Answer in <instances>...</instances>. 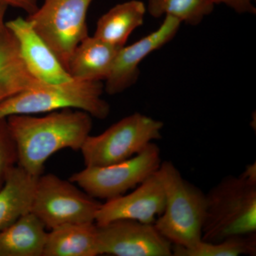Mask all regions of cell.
I'll list each match as a JSON object with an SVG mask.
<instances>
[{
	"label": "cell",
	"mask_w": 256,
	"mask_h": 256,
	"mask_svg": "<svg viewBox=\"0 0 256 256\" xmlns=\"http://www.w3.org/2000/svg\"><path fill=\"white\" fill-rule=\"evenodd\" d=\"M9 6L8 5L0 2V34H1L3 30H4L5 26H6V25H5L6 22H4V16Z\"/></svg>",
	"instance_id": "cell-24"
},
{
	"label": "cell",
	"mask_w": 256,
	"mask_h": 256,
	"mask_svg": "<svg viewBox=\"0 0 256 256\" xmlns=\"http://www.w3.org/2000/svg\"><path fill=\"white\" fill-rule=\"evenodd\" d=\"M5 25L14 34L22 60L32 76L46 84H63L72 80L54 52L34 30L28 18L18 16Z\"/></svg>",
	"instance_id": "cell-12"
},
{
	"label": "cell",
	"mask_w": 256,
	"mask_h": 256,
	"mask_svg": "<svg viewBox=\"0 0 256 256\" xmlns=\"http://www.w3.org/2000/svg\"><path fill=\"white\" fill-rule=\"evenodd\" d=\"M98 255L96 222L64 224L47 234L43 256Z\"/></svg>",
	"instance_id": "cell-16"
},
{
	"label": "cell",
	"mask_w": 256,
	"mask_h": 256,
	"mask_svg": "<svg viewBox=\"0 0 256 256\" xmlns=\"http://www.w3.org/2000/svg\"><path fill=\"white\" fill-rule=\"evenodd\" d=\"M164 188L156 176L152 174L128 194L121 195L102 204L96 217V224L102 225L120 220L154 224L165 207Z\"/></svg>",
	"instance_id": "cell-11"
},
{
	"label": "cell",
	"mask_w": 256,
	"mask_h": 256,
	"mask_svg": "<svg viewBox=\"0 0 256 256\" xmlns=\"http://www.w3.org/2000/svg\"><path fill=\"white\" fill-rule=\"evenodd\" d=\"M214 5L223 4L238 14H256L254 0H208Z\"/></svg>",
	"instance_id": "cell-22"
},
{
	"label": "cell",
	"mask_w": 256,
	"mask_h": 256,
	"mask_svg": "<svg viewBox=\"0 0 256 256\" xmlns=\"http://www.w3.org/2000/svg\"><path fill=\"white\" fill-rule=\"evenodd\" d=\"M38 176L18 164L10 170L0 188V230L31 212Z\"/></svg>",
	"instance_id": "cell-15"
},
{
	"label": "cell",
	"mask_w": 256,
	"mask_h": 256,
	"mask_svg": "<svg viewBox=\"0 0 256 256\" xmlns=\"http://www.w3.org/2000/svg\"><path fill=\"white\" fill-rule=\"evenodd\" d=\"M94 0H44L28 20L66 69L79 44L88 36V11Z\"/></svg>",
	"instance_id": "cell-7"
},
{
	"label": "cell",
	"mask_w": 256,
	"mask_h": 256,
	"mask_svg": "<svg viewBox=\"0 0 256 256\" xmlns=\"http://www.w3.org/2000/svg\"><path fill=\"white\" fill-rule=\"evenodd\" d=\"M156 173L164 188L166 202L154 226L172 245L195 246L202 240L206 194L185 180L172 162H162Z\"/></svg>",
	"instance_id": "cell-2"
},
{
	"label": "cell",
	"mask_w": 256,
	"mask_h": 256,
	"mask_svg": "<svg viewBox=\"0 0 256 256\" xmlns=\"http://www.w3.org/2000/svg\"><path fill=\"white\" fill-rule=\"evenodd\" d=\"M164 124L134 112L98 136H89L80 148L87 168L104 166L129 159L162 138Z\"/></svg>",
	"instance_id": "cell-5"
},
{
	"label": "cell",
	"mask_w": 256,
	"mask_h": 256,
	"mask_svg": "<svg viewBox=\"0 0 256 256\" xmlns=\"http://www.w3.org/2000/svg\"><path fill=\"white\" fill-rule=\"evenodd\" d=\"M256 233V180L228 175L206 194L202 240Z\"/></svg>",
	"instance_id": "cell-3"
},
{
	"label": "cell",
	"mask_w": 256,
	"mask_h": 256,
	"mask_svg": "<svg viewBox=\"0 0 256 256\" xmlns=\"http://www.w3.org/2000/svg\"><path fill=\"white\" fill-rule=\"evenodd\" d=\"M178 20L165 16L159 28L129 46L119 50L110 75L106 80L104 90L114 96L134 85L140 75L139 66L146 56L169 43L181 26Z\"/></svg>",
	"instance_id": "cell-10"
},
{
	"label": "cell",
	"mask_w": 256,
	"mask_h": 256,
	"mask_svg": "<svg viewBox=\"0 0 256 256\" xmlns=\"http://www.w3.org/2000/svg\"><path fill=\"white\" fill-rule=\"evenodd\" d=\"M162 160L160 149L150 143L136 156L120 162L87 168L74 173L70 181L95 198L107 200L124 195L158 171Z\"/></svg>",
	"instance_id": "cell-8"
},
{
	"label": "cell",
	"mask_w": 256,
	"mask_h": 256,
	"mask_svg": "<svg viewBox=\"0 0 256 256\" xmlns=\"http://www.w3.org/2000/svg\"><path fill=\"white\" fill-rule=\"evenodd\" d=\"M256 255V233L235 236L220 242L201 240L195 246L186 248L172 245L174 256H238Z\"/></svg>",
	"instance_id": "cell-20"
},
{
	"label": "cell",
	"mask_w": 256,
	"mask_h": 256,
	"mask_svg": "<svg viewBox=\"0 0 256 256\" xmlns=\"http://www.w3.org/2000/svg\"><path fill=\"white\" fill-rule=\"evenodd\" d=\"M101 204L70 180L43 173L37 178L31 212L52 229L64 224L95 222Z\"/></svg>",
	"instance_id": "cell-6"
},
{
	"label": "cell",
	"mask_w": 256,
	"mask_h": 256,
	"mask_svg": "<svg viewBox=\"0 0 256 256\" xmlns=\"http://www.w3.org/2000/svg\"><path fill=\"white\" fill-rule=\"evenodd\" d=\"M92 116L85 111L63 109L42 117L13 114L6 118L18 153V166L38 176L46 160L64 149L78 151L90 136Z\"/></svg>",
	"instance_id": "cell-1"
},
{
	"label": "cell",
	"mask_w": 256,
	"mask_h": 256,
	"mask_svg": "<svg viewBox=\"0 0 256 256\" xmlns=\"http://www.w3.org/2000/svg\"><path fill=\"white\" fill-rule=\"evenodd\" d=\"M44 84L25 67L16 38L5 26L0 34V104L18 92Z\"/></svg>",
	"instance_id": "cell-17"
},
{
	"label": "cell",
	"mask_w": 256,
	"mask_h": 256,
	"mask_svg": "<svg viewBox=\"0 0 256 256\" xmlns=\"http://www.w3.org/2000/svg\"><path fill=\"white\" fill-rule=\"evenodd\" d=\"M97 230L99 255L172 256V244L154 224L120 220L97 225Z\"/></svg>",
	"instance_id": "cell-9"
},
{
	"label": "cell",
	"mask_w": 256,
	"mask_h": 256,
	"mask_svg": "<svg viewBox=\"0 0 256 256\" xmlns=\"http://www.w3.org/2000/svg\"><path fill=\"white\" fill-rule=\"evenodd\" d=\"M121 48L97 37L88 36L74 50L66 70L72 78L76 80H106Z\"/></svg>",
	"instance_id": "cell-13"
},
{
	"label": "cell",
	"mask_w": 256,
	"mask_h": 256,
	"mask_svg": "<svg viewBox=\"0 0 256 256\" xmlns=\"http://www.w3.org/2000/svg\"><path fill=\"white\" fill-rule=\"evenodd\" d=\"M208 0H148L146 11L154 18L172 16L181 23L196 26L213 12Z\"/></svg>",
	"instance_id": "cell-19"
},
{
	"label": "cell",
	"mask_w": 256,
	"mask_h": 256,
	"mask_svg": "<svg viewBox=\"0 0 256 256\" xmlns=\"http://www.w3.org/2000/svg\"><path fill=\"white\" fill-rule=\"evenodd\" d=\"M104 92V84L98 80L72 78L63 84H41L2 102L0 118L70 108L85 111L97 119H106L110 107L102 98Z\"/></svg>",
	"instance_id": "cell-4"
},
{
	"label": "cell",
	"mask_w": 256,
	"mask_h": 256,
	"mask_svg": "<svg viewBox=\"0 0 256 256\" xmlns=\"http://www.w3.org/2000/svg\"><path fill=\"white\" fill-rule=\"evenodd\" d=\"M146 12L140 0L116 4L98 20L94 36L114 46L122 47L136 28L142 26Z\"/></svg>",
	"instance_id": "cell-18"
},
{
	"label": "cell",
	"mask_w": 256,
	"mask_h": 256,
	"mask_svg": "<svg viewBox=\"0 0 256 256\" xmlns=\"http://www.w3.org/2000/svg\"><path fill=\"white\" fill-rule=\"evenodd\" d=\"M18 163V148L6 118H0V188Z\"/></svg>",
	"instance_id": "cell-21"
},
{
	"label": "cell",
	"mask_w": 256,
	"mask_h": 256,
	"mask_svg": "<svg viewBox=\"0 0 256 256\" xmlns=\"http://www.w3.org/2000/svg\"><path fill=\"white\" fill-rule=\"evenodd\" d=\"M46 227L30 212L0 230V256H43Z\"/></svg>",
	"instance_id": "cell-14"
},
{
	"label": "cell",
	"mask_w": 256,
	"mask_h": 256,
	"mask_svg": "<svg viewBox=\"0 0 256 256\" xmlns=\"http://www.w3.org/2000/svg\"><path fill=\"white\" fill-rule=\"evenodd\" d=\"M40 0H0L8 6L18 8L26 12L28 15L33 14L38 8Z\"/></svg>",
	"instance_id": "cell-23"
}]
</instances>
